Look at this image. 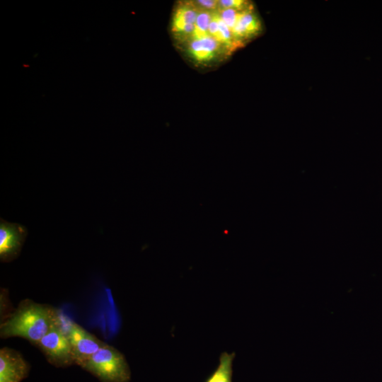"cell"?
Here are the masks:
<instances>
[{"label":"cell","mask_w":382,"mask_h":382,"mask_svg":"<svg viewBox=\"0 0 382 382\" xmlns=\"http://www.w3.org/2000/svg\"><path fill=\"white\" fill-rule=\"evenodd\" d=\"M212 13L208 11H199L191 35L192 40L202 39L209 35L208 28L212 20Z\"/></svg>","instance_id":"8fae6325"},{"label":"cell","mask_w":382,"mask_h":382,"mask_svg":"<svg viewBox=\"0 0 382 382\" xmlns=\"http://www.w3.org/2000/svg\"><path fill=\"white\" fill-rule=\"evenodd\" d=\"M241 11H238L232 8H221L219 14L221 20L231 31L236 26Z\"/></svg>","instance_id":"7c38bea8"},{"label":"cell","mask_w":382,"mask_h":382,"mask_svg":"<svg viewBox=\"0 0 382 382\" xmlns=\"http://www.w3.org/2000/svg\"><path fill=\"white\" fill-rule=\"evenodd\" d=\"M261 29V24L257 16L253 12V8L241 11L236 26L231 30L233 37L237 44L242 40L256 35Z\"/></svg>","instance_id":"52a82bcc"},{"label":"cell","mask_w":382,"mask_h":382,"mask_svg":"<svg viewBox=\"0 0 382 382\" xmlns=\"http://www.w3.org/2000/svg\"><path fill=\"white\" fill-rule=\"evenodd\" d=\"M236 357L235 352H224L220 354L219 364L205 380L204 382H232L233 361Z\"/></svg>","instance_id":"30bf717a"},{"label":"cell","mask_w":382,"mask_h":382,"mask_svg":"<svg viewBox=\"0 0 382 382\" xmlns=\"http://www.w3.org/2000/svg\"><path fill=\"white\" fill-rule=\"evenodd\" d=\"M30 366L16 350L4 347L0 350V382H21L29 374Z\"/></svg>","instance_id":"8992f818"},{"label":"cell","mask_w":382,"mask_h":382,"mask_svg":"<svg viewBox=\"0 0 382 382\" xmlns=\"http://www.w3.org/2000/svg\"><path fill=\"white\" fill-rule=\"evenodd\" d=\"M66 335L74 364L80 367L106 344L74 322L71 323Z\"/></svg>","instance_id":"277c9868"},{"label":"cell","mask_w":382,"mask_h":382,"mask_svg":"<svg viewBox=\"0 0 382 382\" xmlns=\"http://www.w3.org/2000/svg\"><path fill=\"white\" fill-rule=\"evenodd\" d=\"M59 324L57 311L50 306L30 300L23 301L0 325L3 339L19 337L34 345Z\"/></svg>","instance_id":"6da1fadb"},{"label":"cell","mask_w":382,"mask_h":382,"mask_svg":"<svg viewBox=\"0 0 382 382\" xmlns=\"http://www.w3.org/2000/svg\"><path fill=\"white\" fill-rule=\"evenodd\" d=\"M219 45L212 37L208 35L202 39L192 40L189 51L196 61L204 62L214 58L219 50Z\"/></svg>","instance_id":"9c48e42d"},{"label":"cell","mask_w":382,"mask_h":382,"mask_svg":"<svg viewBox=\"0 0 382 382\" xmlns=\"http://www.w3.org/2000/svg\"><path fill=\"white\" fill-rule=\"evenodd\" d=\"M36 345L47 361L56 367L66 368L75 364L67 336L59 324L54 326Z\"/></svg>","instance_id":"3957f363"},{"label":"cell","mask_w":382,"mask_h":382,"mask_svg":"<svg viewBox=\"0 0 382 382\" xmlns=\"http://www.w3.org/2000/svg\"><path fill=\"white\" fill-rule=\"evenodd\" d=\"M28 235L26 227L17 223L0 219V260L10 262L20 254Z\"/></svg>","instance_id":"5b68a950"},{"label":"cell","mask_w":382,"mask_h":382,"mask_svg":"<svg viewBox=\"0 0 382 382\" xmlns=\"http://www.w3.org/2000/svg\"><path fill=\"white\" fill-rule=\"evenodd\" d=\"M81 368L100 382H129L131 371L125 356L112 346L105 344Z\"/></svg>","instance_id":"7a4b0ae2"},{"label":"cell","mask_w":382,"mask_h":382,"mask_svg":"<svg viewBox=\"0 0 382 382\" xmlns=\"http://www.w3.org/2000/svg\"><path fill=\"white\" fill-rule=\"evenodd\" d=\"M219 6L221 8H232L238 11H244L251 6L246 1L243 0H221L219 1Z\"/></svg>","instance_id":"4fadbf2b"},{"label":"cell","mask_w":382,"mask_h":382,"mask_svg":"<svg viewBox=\"0 0 382 382\" xmlns=\"http://www.w3.org/2000/svg\"><path fill=\"white\" fill-rule=\"evenodd\" d=\"M199 13L192 4L180 6L173 16V30L175 33L191 35Z\"/></svg>","instance_id":"ba28073f"},{"label":"cell","mask_w":382,"mask_h":382,"mask_svg":"<svg viewBox=\"0 0 382 382\" xmlns=\"http://www.w3.org/2000/svg\"><path fill=\"white\" fill-rule=\"evenodd\" d=\"M196 4L199 7L207 10H215L219 5V1L216 0H199L196 1Z\"/></svg>","instance_id":"5bb4252c"}]
</instances>
